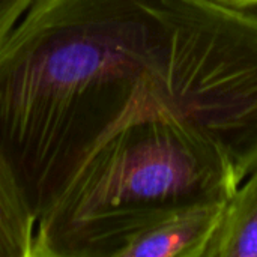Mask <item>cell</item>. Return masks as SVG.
Wrapping results in <instances>:
<instances>
[{"label": "cell", "mask_w": 257, "mask_h": 257, "mask_svg": "<svg viewBox=\"0 0 257 257\" xmlns=\"http://www.w3.org/2000/svg\"><path fill=\"white\" fill-rule=\"evenodd\" d=\"M241 182L227 157L196 136L116 139L36 221L33 257H119L140 232L179 212L227 202Z\"/></svg>", "instance_id": "1"}, {"label": "cell", "mask_w": 257, "mask_h": 257, "mask_svg": "<svg viewBox=\"0 0 257 257\" xmlns=\"http://www.w3.org/2000/svg\"><path fill=\"white\" fill-rule=\"evenodd\" d=\"M203 257H257V170L227 200Z\"/></svg>", "instance_id": "3"}, {"label": "cell", "mask_w": 257, "mask_h": 257, "mask_svg": "<svg viewBox=\"0 0 257 257\" xmlns=\"http://www.w3.org/2000/svg\"><path fill=\"white\" fill-rule=\"evenodd\" d=\"M211 2L233 9H242V11H254L257 8V0H211Z\"/></svg>", "instance_id": "6"}, {"label": "cell", "mask_w": 257, "mask_h": 257, "mask_svg": "<svg viewBox=\"0 0 257 257\" xmlns=\"http://www.w3.org/2000/svg\"><path fill=\"white\" fill-rule=\"evenodd\" d=\"M227 202L179 212L134 236L119 257H203Z\"/></svg>", "instance_id": "2"}, {"label": "cell", "mask_w": 257, "mask_h": 257, "mask_svg": "<svg viewBox=\"0 0 257 257\" xmlns=\"http://www.w3.org/2000/svg\"><path fill=\"white\" fill-rule=\"evenodd\" d=\"M35 0H0V47L30 9Z\"/></svg>", "instance_id": "5"}, {"label": "cell", "mask_w": 257, "mask_h": 257, "mask_svg": "<svg viewBox=\"0 0 257 257\" xmlns=\"http://www.w3.org/2000/svg\"><path fill=\"white\" fill-rule=\"evenodd\" d=\"M36 217L0 155V257H33Z\"/></svg>", "instance_id": "4"}]
</instances>
